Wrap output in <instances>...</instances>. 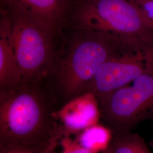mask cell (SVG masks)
Segmentation results:
<instances>
[{
  "label": "cell",
  "instance_id": "obj_9",
  "mask_svg": "<svg viewBox=\"0 0 153 153\" xmlns=\"http://www.w3.org/2000/svg\"><path fill=\"white\" fill-rule=\"evenodd\" d=\"M0 13V88L9 89L23 85V76L11 43L9 14L3 7Z\"/></svg>",
  "mask_w": 153,
  "mask_h": 153
},
{
  "label": "cell",
  "instance_id": "obj_11",
  "mask_svg": "<svg viewBox=\"0 0 153 153\" xmlns=\"http://www.w3.org/2000/svg\"><path fill=\"white\" fill-rule=\"evenodd\" d=\"M111 146L114 153H152L142 137L131 132L114 137Z\"/></svg>",
  "mask_w": 153,
  "mask_h": 153
},
{
  "label": "cell",
  "instance_id": "obj_17",
  "mask_svg": "<svg viewBox=\"0 0 153 153\" xmlns=\"http://www.w3.org/2000/svg\"><path fill=\"white\" fill-rule=\"evenodd\" d=\"M131 1V2H134V3H136L137 2H139V1H153V0H130Z\"/></svg>",
  "mask_w": 153,
  "mask_h": 153
},
{
  "label": "cell",
  "instance_id": "obj_8",
  "mask_svg": "<svg viewBox=\"0 0 153 153\" xmlns=\"http://www.w3.org/2000/svg\"><path fill=\"white\" fill-rule=\"evenodd\" d=\"M53 117L60 132L76 135L99 123L101 111L98 100L91 92H84L55 111Z\"/></svg>",
  "mask_w": 153,
  "mask_h": 153
},
{
  "label": "cell",
  "instance_id": "obj_2",
  "mask_svg": "<svg viewBox=\"0 0 153 153\" xmlns=\"http://www.w3.org/2000/svg\"><path fill=\"white\" fill-rule=\"evenodd\" d=\"M75 30L52 71L56 87L68 100L86 91L102 65L121 50L131 47L108 35L82 28Z\"/></svg>",
  "mask_w": 153,
  "mask_h": 153
},
{
  "label": "cell",
  "instance_id": "obj_6",
  "mask_svg": "<svg viewBox=\"0 0 153 153\" xmlns=\"http://www.w3.org/2000/svg\"><path fill=\"white\" fill-rule=\"evenodd\" d=\"M152 69L153 47L136 45L126 48L102 65L86 91L93 93L100 103L111 93Z\"/></svg>",
  "mask_w": 153,
  "mask_h": 153
},
{
  "label": "cell",
  "instance_id": "obj_4",
  "mask_svg": "<svg viewBox=\"0 0 153 153\" xmlns=\"http://www.w3.org/2000/svg\"><path fill=\"white\" fill-rule=\"evenodd\" d=\"M7 11L11 21V41L22 71L23 85L38 84L52 71L57 55L56 36L38 21L16 10Z\"/></svg>",
  "mask_w": 153,
  "mask_h": 153
},
{
  "label": "cell",
  "instance_id": "obj_10",
  "mask_svg": "<svg viewBox=\"0 0 153 153\" xmlns=\"http://www.w3.org/2000/svg\"><path fill=\"white\" fill-rule=\"evenodd\" d=\"M83 148L94 153H101L109 147L114 138L112 131L99 123L74 135Z\"/></svg>",
  "mask_w": 153,
  "mask_h": 153
},
{
  "label": "cell",
  "instance_id": "obj_14",
  "mask_svg": "<svg viewBox=\"0 0 153 153\" xmlns=\"http://www.w3.org/2000/svg\"><path fill=\"white\" fill-rule=\"evenodd\" d=\"M142 10L148 21L153 28V1H142L134 3Z\"/></svg>",
  "mask_w": 153,
  "mask_h": 153
},
{
  "label": "cell",
  "instance_id": "obj_1",
  "mask_svg": "<svg viewBox=\"0 0 153 153\" xmlns=\"http://www.w3.org/2000/svg\"><path fill=\"white\" fill-rule=\"evenodd\" d=\"M38 84L0 90V146L49 149L59 134L55 111Z\"/></svg>",
  "mask_w": 153,
  "mask_h": 153
},
{
  "label": "cell",
  "instance_id": "obj_7",
  "mask_svg": "<svg viewBox=\"0 0 153 153\" xmlns=\"http://www.w3.org/2000/svg\"><path fill=\"white\" fill-rule=\"evenodd\" d=\"M76 0H1V7L31 16L56 36L70 25Z\"/></svg>",
  "mask_w": 153,
  "mask_h": 153
},
{
  "label": "cell",
  "instance_id": "obj_5",
  "mask_svg": "<svg viewBox=\"0 0 153 153\" xmlns=\"http://www.w3.org/2000/svg\"><path fill=\"white\" fill-rule=\"evenodd\" d=\"M101 118L116 137L153 119V69L111 93L99 103Z\"/></svg>",
  "mask_w": 153,
  "mask_h": 153
},
{
  "label": "cell",
  "instance_id": "obj_15",
  "mask_svg": "<svg viewBox=\"0 0 153 153\" xmlns=\"http://www.w3.org/2000/svg\"><path fill=\"white\" fill-rule=\"evenodd\" d=\"M101 153H114L113 150L112 149V148L111 146V145H110L109 147L107 148L105 150H104V151H103V152H102Z\"/></svg>",
  "mask_w": 153,
  "mask_h": 153
},
{
  "label": "cell",
  "instance_id": "obj_16",
  "mask_svg": "<svg viewBox=\"0 0 153 153\" xmlns=\"http://www.w3.org/2000/svg\"><path fill=\"white\" fill-rule=\"evenodd\" d=\"M149 144H150V147L152 148V149H153V136H152V138L150 140V141L149 142Z\"/></svg>",
  "mask_w": 153,
  "mask_h": 153
},
{
  "label": "cell",
  "instance_id": "obj_13",
  "mask_svg": "<svg viewBox=\"0 0 153 153\" xmlns=\"http://www.w3.org/2000/svg\"><path fill=\"white\" fill-rule=\"evenodd\" d=\"M0 153H48L49 149H41L21 145L0 146Z\"/></svg>",
  "mask_w": 153,
  "mask_h": 153
},
{
  "label": "cell",
  "instance_id": "obj_3",
  "mask_svg": "<svg viewBox=\"0 0 153 153\" xmlns=\"http://www.w3.org/2000/svg\"><path fill=\"white\" fill-rule=\"evenodd\" d=\"M70 25L101 33L125 44L153 47V28L130 0H76Z\"/></svg>",
  "mask_w": 153,
  "mask_h": 153
},
{
  "label": "cell",
  "instance_id": "obj_12",
  "mask_svg": "<svg viewBox=\"0 0 153 153\" xmlns=\"http://www.w3.org/2000/svg\"><path fill=\"white\" fill-rule=\"evenodd\" d=\"M73 136L60 131L56 139V146L59 149L57 153H94L83 148ZM49 153H55L49 151Z\"/></svg>",
  "mask_w": 153,
  "mask_h": 153
}]
</instances>
